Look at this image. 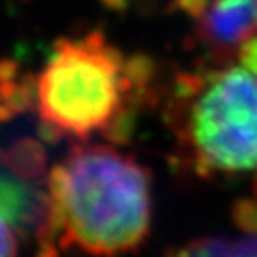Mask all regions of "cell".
Wrapping results in <instances>:
<instances>
[{"mask_svg": "<svg viewBox=\"0 0 257 257\" xmlns=\"http://www.w3.org/2000/svg\"><path fill=\"white\" fill-rule=\"evenodd\" d=\"M48 213L38 230L43 257L77 246L120 257L152 229V177L136 157L109 145H79L47 177Z\"/></svg>", "mask_w": 257, "mask_h": 257, "instance_id": "1", "label": "cell"}, {"mask_svg": "<svg viewBox=\"0 0 257 257\" xmlns=\"http://www.w3.org/2000/svg\"><path fill=\"white\" fill-rule=\"evenodd\" d=\"M154 66L125 57L102 32L57 41L34 86L38 114L61 138L127 140L136 112L154 98Z\"/></svg>", "mask_w": 257, "mask_h": 257, "instance_id": "2", "label": "cell"}, {"mask_svg": "<svg viewBox=\"0 0 257 257\" xmlns=\"http://www.w3.org/2000/svg\"><path fill=\"white\" fill-rule=\"evenodd\" d=\"M177 159L198 179L255 177L257 73L239 63L179 73L165 100Z\"/></svg>", "mask_w": 257, "mask_h": 257, "instance_id": "3", "label": "cell"}, {"mask_svg": "<svg viewBox=\"0 0 257 257\" xmlns=\"http://www.w3.org/2000/svg\"><path fill=\"white\" fill-rule=\"evenodd\" d=\"M195 22V38L213 64L234 63L257 38V0H177Z\"/></svg>", "mask_w": 257, "mask_h": 257, "instance_id": "4", "label": "cell"}, {"mask_svg": "<svg viewBox=\"0 0 257 257\" xmlns=\"http://www.w3.org/2000/svg\"><path fill=\"white\" fill-rule=\"evenodd\" d=\"M0 159V216L18 232L40 230L48 213V189Z\"/></svg>", "mask_w": 257, "mask_h": 257, "instance_id": "5", "label": "cell"}, {"mask_svg": "<svg viewBox=\"0 0 257 257\" xmlns=\"http://www.w3.org/2000/svg\"><path fill=\"white\" fill-rule=\"evenodd\" d=\"M166 257H239L236 241L225 237L207 236L188 241L179 248L172 250Z\"/></svg>", "mask_w": 257, "mask_h": 257, "instance_id": "6", "label": "cell"}, {"mask_svg": "<svg viewBox=\"0 0 257 257\" xmlns=\"http://www.w3.org/2000/svg\"><path fill=\"white\" fill-rule=\"evenodd\" d=\"M0 257H18V241L13 227L0 216Z\"/></svg>", "mask_w": 257, "mask_h": 257, "instance_id": "7", "label": "cell"}, {"mask_svg": "<svg viewBox=\"0 0 257 257\" xmlns=\"http://www.w3.org/2000/svg\"><path fill=\"white\" fill-rule=\"evenodd\" d=\"M245 236L236 241L237 255L239 257H257V229L243 232Z\"/></svg>", "mask_w": 257, "mask_h": 257, "instance_id": "8", "label": "cell"}]
</instances>
